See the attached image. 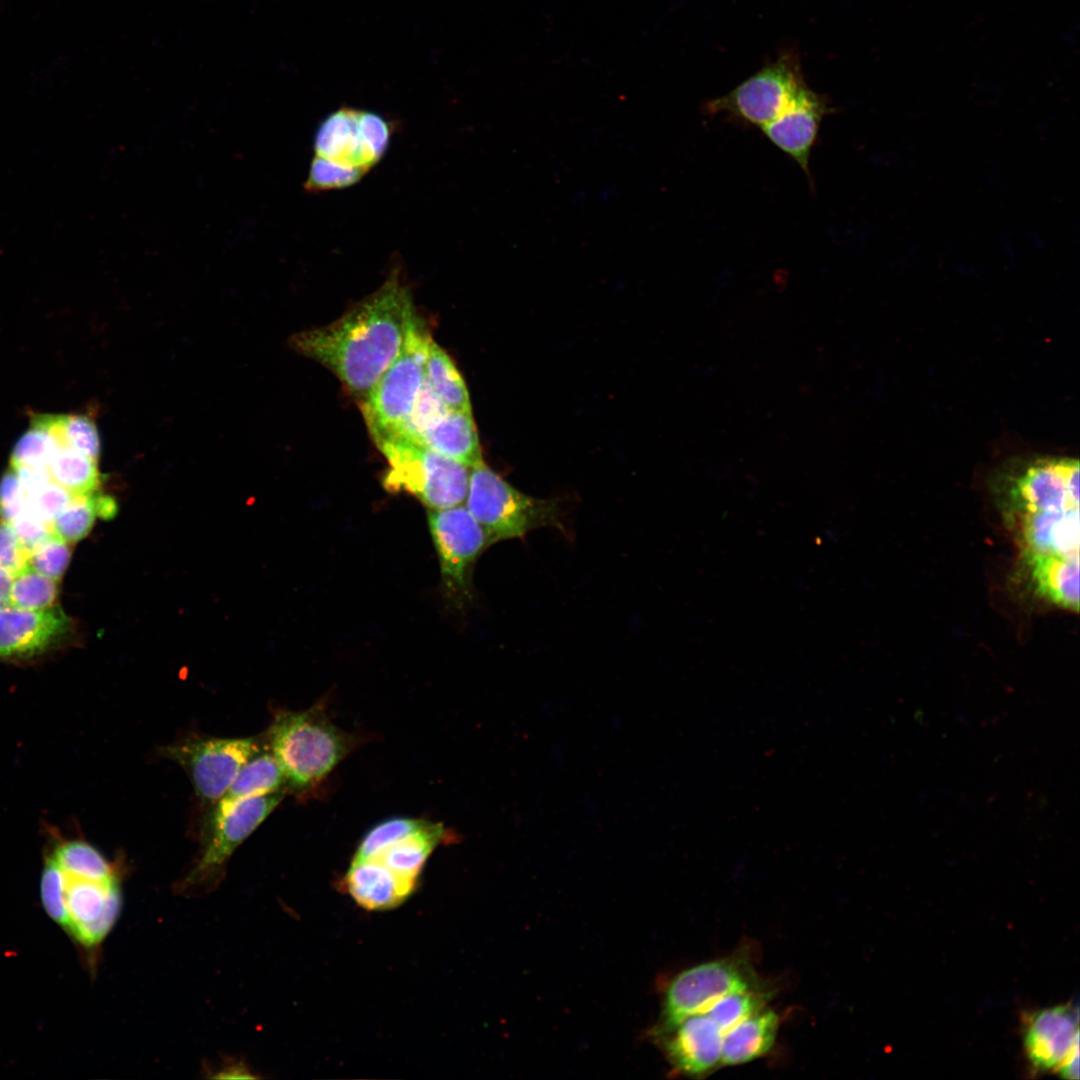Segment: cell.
Segmentation results:
<instances>
[{"label":"cell","mask_w":1080,"mask_h":1080,"mask_svg":"<svg viewBox=\"0 0 1080 1080\" xmlns=\"http://www.w3.org/2000/svg\"><path fill=\"white\" fill-rule=\"evenodd\" d=\"M283 798V791L255 796L226 806L216 805L212 830L201 856L181 882L183 892L214 886L230 856L267 818Z\"/></svg>","instance_id":"cell-8"},{"label":"cell","mask_w":1080,"mask_h":1080,"mask_svg":"<svg viewBox=\"0 0 1080 1080\" xmlns=\"http://www.w3.org/2000/svg\"><path fill=\"white\" fill-rule=\"evenodd\" d=\"M72 626L71 618L56 605L30 610L5 604L0 607V660L41 656L62 644Z\"/></svg>","instance_id":"cell-14"},{"label":"cell","mask_w":1080,"mask_h":1080,"mask_svg":"<svg viewBox=\"0 0 1080 1080\" xmlns=\"http://www.w3.org/2000/svg\"><path fill=\"white\" fill-rule=\"evenodd\" d=\"M464 505L484 530L490 545L522 538L538 528L564 529L558 500L519 491L484 460L470 468Z\"/></svg>","instance_id":"cell-4"},{"label":"cell","mask_w":1080,"mask_h":1080,"mask_svg":"<svg viewBox=\"0 0 1080 1080\" xmlns=\"http://www.w3.org/2000/svg\"><path fill=\"white\" fill-rule=\"evenodd\" d=\"M365 174L362 170L315 155L304 186L314 192L344 188L357 183Z\"/></svg>","instance_id":"cell-33"},{"label":"cell","mask_w":1080,"mask_h":1080,"mask_svg":"<svg viewBox=\"0 0 1080 1080\" xmlns=\"http://www.w3.org/2000/svg\"><path fill=\"white\" fill-rule=\"evenodd\" d=\"M427 522L448 596L463 601L471 592L474 564L490 544L465 505L428 510Z\"/></svg>","instance_id":"cell-10"},{"label":"cell","mask_w":1080,"mask_h":1080,"mask_svg":"<svg viewBox=\"0 0 1080 1080\" xmlns=\"http://www.w3.org/2000/svg\"><path fill=\"white\" fill-rule=\"evenodd\" d=\"M13 574L0 567V607L8 604Z\"/></svg>","instance_id":"cell-44"},{"label":"cell","mask_w":1080,"mask_h":1080,"mask_svg":"<svg viewBox=\"0 0 1080 1080\" xmlns=\"http://www.w3.org/2000/svg\"><path fill=\"white\" fill-rule=\"evenodd\" d=\"M779 1017L762 1009L723 1034L721 1064L738 1065L765 1055L774 1045Z\"/></svg>","instance_id":"cell-22"},{"label":"cell","mask_w":1080,"mask_h":1080,"mask_svg":"<svg viewBox=\"0 0 1080 1080\" xmlns=\"http://www.w3.org/2000/svg\"><path fill=\"white\" fill-rule=\"evenodd\" d=\"M10 525L20 541L29 550L53 533L51 525L43 522L27 509L14 519Z\"/></svg>","instance_id":"cell-39"},{"label":"cell","mask_w":1080,"mask_h":1080,"mask_svg":"<svg viewBox=\"0 0 1080 1080\" xmlns=\"http://www.w3.org/2000/svg\"><path fill=\"white\" fill-rule=\"evenodd\" d=\"M260 750L256 738L192 737L164 747L161 753L187 772L201 800L217 803Z\"/></svg>","instance_id":"cell-9"},{"label":"cell","mask_w":1080,"mask_h":1080,"mask_svg":"<svg viewBox=\"0 0 1080 1080\" xmlns=\"http://www.w3.org/2000/svg\"><path fill=\"white\" fill-rule=\"evenodd\" d=\"M805 85L796 59L783 55L728 94L709 101L705 111L724 113L761 128L776 118Z\"/></svg>","instance_id":"cell-11"},{"label":"cell","mask_w":1080,"mask_h":1080,"mask_svg":"<svg viewBox=\"0 0 1080 1080\" xmlns=\"http://www.w3.org/2000/svg\"><path fill=\"white\" fill-rule=\"evenodd\" d=\"M69 544L54 533L50 534L30 550L28 565L53 580H59L70 562Z\"/></svg>","instance_id":"cell-34"},{"label":"cell","mask_w":1080,"mask_h":1080,"mask_svg":"<svg viewBox=\"0 0 1080 1080\" xmlns=\"http://www.w3.org/2000/svg\"><path fill=\"white\" fill-rule=\"evenodd\" d=\"M427 822L405 817L387 819L368 831L353 859H374L391 845L422 828Z\"/></svg>","instance_id":"cell-31"},{"label":"cell","mask_w":1080,"mask_h":1080,"mask_svg":"<svg viewBox=\"0 0 1080 1080\" xmlns=\"http://www.w3.org/2000/svg\"><path fill=\"white\" fill-rule=\"evenodd\" d=\"M41 901L46 913L65 930L68 927V915L65 907L63 882L54 862L45 856L41 875Z\"/></svg>","instance_id":"cell-35"},{"label":"cell","mask_w":1080,"mask_h":1080,"mask_svg":"<svg viewBox=\"0 0 1080 1080\" xmlns=\"http://www.w3.org/2000/svg\"><path fill=\"white\" fill-rule=\"evenodd\" d=\"M439 823L427 822L422 828L388 847L376 858L395 875L415 883L434 848L444 839Z\"/></svg>","instance_id":"cell-23"},{"label":"cell","mask_w":1080,"mask_h":1080,"mask_svg":"<svg viewBox=\"0 0 1080 1080\" xmlns=\"http://www.w3.org/2000/svg\"><path fill=\"white\" fill-rule=\"evenodd\" d=\"M353 899L368 910H385L402 903L416 884L401 879L378 859H353L345 876Z\"/></svg>","instance_id":"cell-19"},{"label":"cell","mask_w":1080,"mask_h":1080,"mask_svg":"<svg viewBox=\"0 0 1080 1080\" xmlns=\"http://www.w3.org/2000/svg\"><path fill=\"white\" fill-rule=\"evenodd\" d=\"M1024 1051L1035 1072L1057 1071L1079 1045L1078 1014L1070 1005L1035 1011L1025 1017Z\"/></svg>","instance_id":"cell-16"},{"label":"cell","mask_w":1080,"mask_h":1080,"mask_svg":"<svg viewBox=\"0 0 1080 1080\" xmlns=\"http://www.w3.org/2000/svg\"><path fill=\"white\" fill-rule=\"evenodd\" d=\"M94 492L75 495L51 524L52 532L68 543L83 539L96 519Z\"/></svg>","instance_id":"cell-32"},{"label":"cell","mask_w":1080,"mask_h":1080,"mask_svg":"<svg viewBox=\"0 0 1080 1080\" xmlns=\"http://www.w3.org/2000/svg\"><path fill=\"white\" fill-rule=\"evenodd\" d=\"M832 111L826 98L803 86L787 107L760 129L811 179L809 159L823 118Z\"/></svg>","instance_id":"cell-15"},{"label":"cell","mask_w":1080,"mask_h":1080,"mask_svg":"<svg viewBox=\"0 0 1080 1080\" xmlns=\"http://www.w3.org/2000/svg\"><path fill=\"white\" fill-rule=\"evenodd\" d=\"M752 969L743 959L725 958L688 968L669 983L655 1035L664 1036L684 1019L704 1013L720 998L755 988Z\"/></svg>","instance_id":"cell-7"},{"label":"cell","mask_w":1080,"mask_h":1080,"mask_svg":"<svg viewBox=\"0 0 1080 1080\" xmlns=\"http://www.w3.org/2000/svg\"><path fill=\"white\" fill-rule=\"evenodd\" d=\"M94 502L96 507V515L104 520H111L118 512V505L116 500L110 496L98 491L94 492Z\"/></svg>","instance_id":"cell-41"},{"label":"cell","mask_w":1080,"mask_h":1080,"mask_svg":"<svg viewBox=\"0 0 1080 1080\" xmlns=\"http://www.w3.org/2000/svg\"><path fill=\"white\" fill-rule=\"evenodd\" d=\"M662 1037L665 1053L680 1073L704 1074L721 1064L723 1033L705 1013L687 1017Z\"/></svg>","instance_id":"cell-18"},{"label":"cell","mask_w":1080,"mask_h":1080,"mask_svg":"<svg viewBox=\"0 0 1080 1080\" xmlns=\"http://www.w3.org/2000/svg\"><path fill=\"white\" fill-rule=\"evenodd\" d=\"M390 136V125L379 114L343 107L318 127L315 155L367 173L384 155Z\"/></svg>","instance_id":"cell-12"},{"label":"cell","mask_w":1080,"mask_h":1080,"mask_svg":"<svg viewBox=\"0 0 1080 1080\" xmlns=\"http://www.w3.org/2000/svg\"><path fill=\"white\" fill-rule=\"evenodd\" d=\"M425 381L448 410L472 413L468 389L461 374L450 356L433 339L426 357Z\"/></svg>","instance_id":"cell-25"},{"label":"cell","mask_w":1080,"mask_h":1080,"mask_svg":"<svg viewBox=\"0 0 1080 1080\" xmlns=\"http://www.w3.org/2000/svg\"><path fill=\"white\" fill-rule=\"evenodd\" d=\"M416 313L399 272L332 323L296 333L290 345L331 371L360 403L398 355Z\"/></svg>","instance_id":"cell-1"},{"label":"cell","mask_w":1080,"mask_h":1080,"mask_svg":"<svg viewBox=\"0 0 1080 1080\" xmlns=\"http://www.w3.org/2000/svg\"><path fill=\"white\" fill-rule=\"evenodd\" d=\"M374 441L388 463L387 491L408 493L429 510L465 502L470 468L401 433Z\"/></svg>","instance_id":"cell-3"},{"label":"cell","mask_w":1080,"mask_h":1080,"mask_svg":"<svg viewBox=\"0 0 1080 1080\" xmlns=\"http://www.w3.org/2000/svg\"><path fill=\"white\" fill-rule=\"evenodd\" d=\"M1020 556L1053 555L1079 560V508L1006 516Z\"/></svg>","instance_id":"cell-17"},{"label":"cell","mask_w":1080,"mask_h":1080,"mask_svg":"<svg viewBox=\"0 0 1080 1080\" xmlns=\"http://www.w3.org/2000/svg\"><path fill=\"white\" fill-rule=\"evenodd\" d=\"M767 997L753 989L728 994L704 1013L724 1034L737 1024L764 1008Z\"/></svg>","instance_id":"cell-30"},{"label":"cell","mask_w":1080,"mask_h":1080,"mask_svg":"<svg viewBox=\"0 0 1080 1080\" xmlns=\"http://www.w3.org/2000/svg\"><path fill=\"white\" fill-rule=\"evenodd\" d=\"M431 341L424 321L415 313L398 355L360 403L374 440L398 432L407 421L425 381Z\"/></svg>","instance_id":"cell-6"},{"label":"cell","mask_w":1080,"mask_h":1080,"mask_svg":"<svg viewBox=\"0 0 1080 1080\" xmlns=\"http://www.w3.org/2000/svg\"><path fill=\"white\" fill-rule=\"evenodd\" d=\"M1020 557L1041 596L1059 607L1078 611L1079 560L1053 555Z\"/></svg>","instance_id":"cell-21"},{"label":"cell","mask_w":1080,"mask_h":1080,"mask_svg":"<svg viewBox=\"0 0 1080 1080\" xmlns=\"http://www.w3.org/2000/svg\"><path fill=\"white\" fill-rule=\"evenodd\" d=\"M217 1078H254L255 1075L249 1073V1070L240 1064L232 1065L221 1069L217 1075Z\"/></svg>","instance_id":"cell-43"},{"label":"cell","mask_w":1080,"mask_h":1080,"mask_svg":"<svg viewBox=\"0 0 1080 1080\" xmlns=\"http://www.w3.org/2000/svg\"><path fill=\"white\" fill-rule=\"evenodd\" d=\"M409 437L468 468L483 461L472 413L448 410L422 431Z\"/></svg>","instance_id":"cell-20"},{"label":"cell","mask_w":1080,"mask_h":1080,"mask_svg":"<svg viewBox=\"0 0 1080 1080\" xmlns=\"http://www.w3.org/2000/svg\"><path fill=\"white\" fill-rule=\"evenodd\" d=\"M31 422L46 429L60 447H70L94 460H98L101 443L94 421L82 414L35 415Z\"/></svg>","instance_id":"cell-26"},{"label":"cell","mask_w":1080,"mask_h":1080,"mask_svg":"<svg viewBox=\"0 0 1080 1080\" xmlns=\"http://www.w3.org/2000/svg\"><path fill=\"white\" fill-rule=\"evenodd\" d=\"M267 738L287 784L298 791L321 782L352 747V738L329 720L320 705L278 712Z\"/></svg>","instance_id":"cell-2"},{"label":"cell","mask_w":1080,"mask_h":1080,"mask_svg":"<svg viewBox=\"0 0 1080 1080\" xmlns=\"http://www.w3.org/2000/svg\"><path fill=\"white\" fill-rule=\"evenodd\" d=\"M27 496L12 468L0 478V521L10 524L26 510Z\"/></svg>","instance_id":"cell-37"},{"label":"cell","mask_w":1080,"mask_h":1080,"mask_svg":"<svg viewBox=\"0 0 1080 1080\" xmlns=\"http://www.w3.org/2000/svg\"><path fill=\"white\" fill-rule=\"evenodd\" d=\"M29 555L12 526L0 521V567L15 575L28 566Z\"/></svg>","instance_id":"cell-38"},{"label":"cell","mask_w":1080,"mask_h":1080,"mask_svg":"<svg viewBox=\"0 0 1080 1080\" xmlns=\"http://www.w3.org/2000/svg\"><path fill=\"white\" fill-rule=\"evenodd\" d=\"M12 469L16 473L26 496L32 495L52 481L48 469L32 467H17Z\"/></svg>","instance_id":"cell-40"},{"label":"cell","mask_w":1080,"mask_h":1080,"mask_svg":"<svg viewBox=\"0 0 1080 1080\" xmlns=\"http://www.w3.org/2000/svg\"><path fill=\"white\" fill-rule=\"evenodd\" d=\"M57 591L56 580L28 565L13 575L8 604L30 610L49 608L55 605Z\"/></svg>","instance_id":"cell-28"},{"label":"cell","mask_w":1080,"mask_h":1080,"mask_svg":"<svg viewBox=\"0 0 1080 1080\" xmlns=\"http://www.w3.org/2000/svg\"><path fill=\"white\" fill-rule=\"evenodd\" d=\"M1056 1072L1066 1079L1079 1078V1045L1072 1049Z\"/></svg>","instance_id":"cell-42"},{"label":"cell","mask_w":1080,"mask_h":1080,"mask_svg":"<svg viewBox=\"0 0 1080 1080\" xmlns=\"http://www.w3.org/2000/svg\"><path fill=\"white\" fill-rule=\"evenodd\" d=\"M74 496L60 485L50 481L37 492L27 496L26 509L51 525Z\"/></svg>","instance_id":"cell-36"},{"label":"cell","mask_w":1080,"mask_h":1080,"mask_svg":"<svg viewBox=\"0 0 1080 1080\" xmlns=\"http://www.w3.org/2000/svg\"><path fill=\"white\" fill-rule=\"evenodd\" d=\"M59 449L52 435L43 427L31 422L15 443L10 455V467H32L48 469Z\"/></svg>","instance_id":"cell-29"},{"label":"cell","mask_w":1080,"mask_h":1080,"mask_svg":"<svg viewBox=\"0 0 1080 1080\" xmlns=\"http://www.w3.org/2000/svg\"><path fill=\"white\" fill-rule=\"evenodd\" d=\"M993 489L1006 516L1079 508V462L1064 456L1018 457L1004 464Z\"/></svg>","instance_id":"cell-5"},{"label":"cell","mask_w":1080,"mask_h":1080,"mask_svg":"<svg viewBox=\"0 0 1080 1080\" xmlns=\"http://www.w3.org/2000/svg\"><path fill=\"white\" fill-rule=\"evenodd\" d=\"M49 474L53 482L73 495L95 492L101 482L97 461L70 447L57 450Z\"/></svg>","instance_id":"cell-27"},{"label":"cell","mask_w":1080,"mask_h":1080,"mask_svg":"<svg viewBox=\"0 0 1080 1080\" xmlns=\"http://www.w3.org/2000/svg\"><path fill=\"white\" fill-rule=\"evenodd\" d=\"M54 864L63 882L68 915L66 931L81 946L94 949L102 943L119 916L122 897L119 878H90Z\"/></svg>","instance_id":"cell-13"},{"label":"cell","mask_w":1080,"mask_h":1080,"mask_svg":"<svg viewBox=\"0 0 1080 1080\" xmlns=\"http://www.w3.org/2000/svg\"><path fill=\"white\" fill-rule=\"evenodd\" d=\"M285 784V774L273 753L261 749L242 766L216 805L282 791Z\"/></svg>","instance_id":"cell-24"}]
</instances>
